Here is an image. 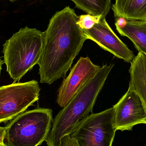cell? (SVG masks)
Returning <instances> with one entry per match:
<instances>
[{
    "instance_id": "cell-3",
    "label": "cell",
    "mask_w": 146,
    "mask_h": 146,
    "mask_svg": "<svg viewBox=\"0 0 146 146\" xmlns=\"http://www.w3.org/2000/svg\"><path fill=\"white\" fill-rule=\"evenodd\" d=\"M42 32L26 26L3 44V62L13 82L20 80L38 64L42 51Z\"/></svg>"
},
{
    "instance_id": "cell-19",
    "label": "cell",
    "mask_w": 146,
    "mask_h": 146,
    "mask_svg": "<svg viewBox=\"0 0 146 146\" xmlns=\"http://www.w3.org/2000/svg\"><path fill=\"white\" fill-rule=\"evenodd\" d=\"M0 146H5L2 145H0Z\"/></svg>"
},
{
    "instance_id": "cell-6",
    "label": "cell",
    "mask_w": 146,
    "mask_h": 146,
    "mask_svg": "<svg viewBox=\"0 0 146 146\" xmlns=\"http://www.w3.org/2000/svg\"><path fill=\"white\" fill-rule=\"evenodd\" d=\"M38 82L33 80L0 86V124L12 121L39 99Z\"/></svg>"
},
{
    "instance_id": "cell-8",
    "label": "cell",
    "mask_w": 146,
    "mask_h": 146,
    "mask_svg": "<svg viewBox=\"0 0 146 146\" xmlns=\"http://www.w3.org/2000/svg\"><path fill=\"white\" fill-rule=\"evenodd\" d=\"M101 67L94 64L88 56L80 57L64 79L58 91L56 102L64 108L76 94L95 76Z\"/></svg>"
},
{
    "instance_id": "cell-2",
    "label": "cell",
    "mask_w": 146,
    "mask_h": 146,
    "mask_svg": "<svg viewBox=\"0 0 146 146\" xmlns=\"http://www.w3.org/2000/svg\"><path fill=\"white\" fill-rule=\"evenodd\" d=\"M114 64L101 67L95 76L86 84L53 119L46 140L48 146H61L62 140L72 133L83 119L92 114L98 96Z\"/></svg>"
},
{
    "instance_id": "cell-1",
    "label": "cell",
    "mask_w": 146,
    "mask_h": 146,
    "mask_svg": "<svg viewBox=\"0 0 146 146\" xmlns=\"http://www.w3.org/2000/svg\"><path fill=\"white\" fill-rule=\"evenodd\" d=\"M79 16L66 7L50 20L42 32L43 46L39 66L40 82L50 84L65 79L73 61L83 46L87 37L76 24Z\"/></svg>"
},
{
    "instance_id": "cell-14",
    "label": "cell",
    "mask_w": 146,
    "mask_h": 146,
    "mask_svg": "<svg viewBox=\"0 0 146 146\" xmlns=\"http://www.w3.org/2000/svg\"><path fill=\"white\" fill-rule=\"evenodd\" d=\"M102 19H104L102 15L95 16L88 14L79 16L76 24L82 30H89Z\"/></svg>"
},
{
    "instance_id": "cell-15",
    "label": "cell",
    "mask_w": 146,
    "mask_h": 146,
    "mask_svg": "<svg viewBox=\"0 0 146 146\" xmlns=\"http://www.w3.org/2000/svg\"><path fill=\"white\" fill-rule=\"evenodd\" d=\"M61 146H79L77 141L70 135L65 136L62 140Z\"/></svg>"
},
{
    "instance_id": "cell-17",
    "label": "cell",
    "mask_w": 146,
    "mask_h": 146,
    "mask_svg": "<svg viewBox=\"0 0 146 146\" xmlns=\"http://www.w3.org/2000/svg\"><path fill=\"white\" fill-rule=\"evenodd\" d=\"M3 61L1 60V57H0V76H1V72L2 70V66L3 63Z\"/></svg>"
},
{
    "instance_id": "cell-5",
    "label": "cell",
    "mask_w": 146,
    "mask_h": 146,
    "mask_svg": "<svg viewBox=\"0 0 146 146\" xmlns=\"http://www.w3.org/2000/svg\"><path fill=\"white\" fill-rule=\"evenodd\" d=\"M114 108L92 113L78 124L70 135L79 146H112L115 132Z\"/></svg>"
},
{
    "instance_id": "cell-10",
    "label": "cell",
    "mask_w": 146,
    "mask_h": 146,
    "mask_svg": "<svg viewBox=\"0 0 146 146\" xmlns=\"http://www.w3.org/2000/svg\"><path fill=\"white\" fill-rule=\"evenodd\" d=\"M116 30L120 35L129 38L136 49L146 55V20L127 19L116 17Z\"/></svg>"
},
{
    "instance_id": "cell-18",
    "label": "cell",
    "mask_w": 146,
    "mask_h": 146,
    "mask_svg": "<svg viewBox=\"0 0 146 146\" xmlns=\"http://www.w3.org/2000/svg\"><path fill=\"white\" fill-rule=\"evenodd\" d=\"M9 1H10L11 2H14L15 1H17V0H9Z\"/></svg>"
},
{
    "instance_id": "cell-9",
    "label": "cell",
    "mask_w": 146,
    "mask_h": 146,
    "mask_svg": "<svg viewBox=\"0 0 146 146\" xmlns=\"http://www.w3.org/2000/svg\"><path fill=\"white\" fill-rule=\"evenodd\" d=\"M83 30L88 39L93 41L117 58L128 63L134 59L133 52L116 35L106 19H101L91 29Z\"/></svg>"
},
{
    "instance_id": "cell-11",
    "label": "cell",
    "mask_w": 146,
    "mask_h": 146,
    "mask_svg": "<svg viewBox=\"0 0 146 146\" xmlns=\"http://www.w3.org/2000/svg\"><path fill=\"white\" fill-rule=\"evenodd\" d=\"M130 63L129 86L139 95L146 107V55L139 51Z\"/></svg>"
},
{
    "instance_id": "cell-13",
    "label": "cell",
    "mask_w": 146,
    "mask_h": 146,
    "mask_svg": "<svg viewBox=\"0 0 146 146\" xmlns=\"http://www.w3.org/2000/svg\"><path fill=\"white\" fill-rule=\"evenodd\" d=\"M77 8L91 15H102L106 19L110 12L111 0H71Z\"/></svg>"
},
{
    "instance_id": "cell-4",
    "label": "cell",
    "mask_w": 146,
    "mask_h": 146,
    "mask_svg": "<svg viewBox=\"0 0 146 146\" xmlns=\"http://www.w3.org/2000/svg\"><path fill=\"white\" fill-rule=\"evenodd\" d=\"M53 120L51 109L38 108L23 112L5 127V145H40L48 136Z\"/></svg>"
},
{
    "instance_id": "cell-7",
    "label": "cell",
    "mask_w": 146,
    "mask_h": 146,
    "mask_svg": "<svg viewBox=\"0 0 146 146\" xmlns=\"http://www.w3.org/2000/svg\"><path fill=\"white\" fill-rule=\"evenodd\" d=\"M113 107L116 131H132L135 125L146 124L145 105L139 95L130 86L127 92Z\"/></svg>"
},
{
    "instance_id": "cell-12",
    "label": "cell",
    "mask_w": 146,
    "mask_h": 146,
    "mask_svg": "<svg viewBox=\"0 0 146 146\" xmlns=\"http://www.w3.org/2000/svg\"><path fill=\"white\" fill-rule=\"evenodd\" d=\"M111 9L115 18L146 20V0H115Z\"/></svg>"
},
{
    "instance_id": "cell-16",
    "label": "cell",
    "mask_w": 146,
    "mask_h": 146,
    "mask_svg": "<svg viewBox=\"0 0 146 146\" xmlns=\"http://www.w3.org/2000/svg\"><path fill=\"white\" fill-rule=\"evenodd\" d=\"M5 132H6V127L0 126V145L6 146L4 142Z\"/></svg>"
}]
</instances>
